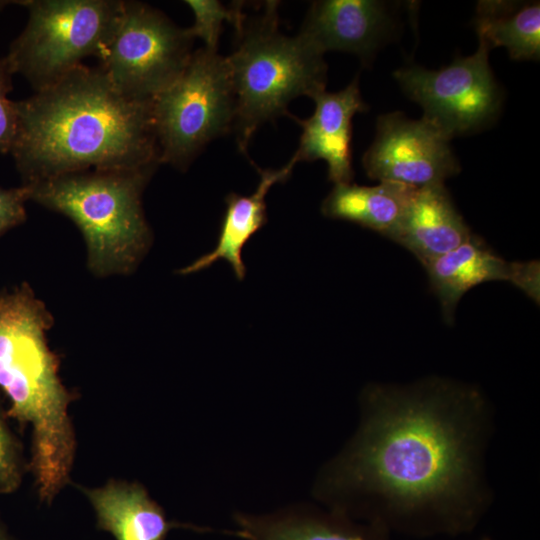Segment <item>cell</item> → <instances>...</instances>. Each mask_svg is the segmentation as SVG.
<instances>
[{
  "label": "cell",
  "instance_id": "obj_18",
  "mask_svg": "<svg viewBox=\"0 0 540 540\" xmlns=\"http://www.w3.org/2000/svg\"><path fill=\"white\" fill-rule=\"evenodd\" d=\"M416 188L383 181L376 186L335 184L321 205L323 215L371 229L388 238Z\"/></svg>",
  "mask_w": 540,
  "mask_h": 540
},
{
  "label": "cell",
  "instance_id": "obj_19",
  "mask_svg": "<svg viewBox=\"0 0 540 540\" xmlns=\"http://www.w3.org/2000/svg\"><path fill=\"white\" fill-rule=\"evenodd\" d=\"M475 29L479 42L490 51L505 47L514 60H536L540 54L539 3L518 5L506 1H481Z\"/></svg>",
  "mask_w": 540,
  "mask_h": 540
},
{
  "label": "cell",
  "instance_id": "obj_5",
  "mask_svg": "<svg viewBox=\"0 0 540 540\" xmlns=\"http://www.w3.org/2000/svg\"><path fill=\"white\" fill-rule=\"evenodd\" d=\"M226 57L235 95L234 129L239 150L247 152L262 124L287 115L289 103L325 90L323 54L301 35L279 30L278 2L268 1L261 15L245 23Z\"/></svg>",
  "mask_w": 540,
  "mask_h": 540
},
{
  "label": "cell",
  "instance_id": "obj_6",
  "mask_svg": "<svg viewBox=\"0 0 540 540\" xmlns=\"http://www.w3.org/2000/svg\"><path fill=\"white\" fill-rule=\"evenodd\" d=\"M28 21L5 56L14 74L42 90L103 55L119 19L123 0H25Z\"/></svg>",
  "mask_w": 540,
  "mask_h": 540
},
{
  "label": "cell",
  "instance_id": "obj_13",
  "mask_svg": "<svg viewBox=\"0 0 540 540\" xmlns=\"http://www.w3.org/2000/svg\"><path fill=\"white\" fill-rule=\"evenodd\" d=\"M387 23L385 7L378 1H315L299 35L322 54L336 50L368 59L379 44Z\"/></svg>",
  "mask_w": 540,
  "mask_h": 540
},
{
  "label": "cell",
  "instance_id": "obj_7",
  "mask_svg": "<svg viewBox=\"0 0 540 540\" xmlns=\"http://www.w3.org/2000/svg\"><path fill=\"white\" fill-rule=\"evenodd\" d=\"M160 163L185 170L212 140L229 132L235 95L226 57L193 51L179 77L151 101Z\"/></svg>",
  "mask_w": 540,
  "mask_h": 540
},
{
  "label": "cell",
  "instance_id": "obj_1",
  "mask_svg": "<svg viewBox=\"0 0 540 540\" xmlns=\"http://www.w3.org/2000/svg\"><path fill=\"white\" fill-rule=\"evenodd\" d=\"M360 427L331 471L333 489L367 499L370 522L461 531L485 501L488 406L479 390L440 378L371 385Z\"/></svg>",
  "mask_w": 540,
  "mask_h": 540
},
{
  "label": "cell",
  "instance_id": "obj_4",
  "mask_svg": "<svg viewBox=\"0 0 540 540\" xmlns=\"http://www.w3.org/2000/svg\"><path fill=\"white\" fill-rule=\"evenodd\" d=\"M157 166L86 170L23 186L29 200L65 215L79 228L92 273L127 275L137 268L152 241L142 194Z\"/></svg>",
  "mask_w": 540,
  "mask_h": 540
},
{
  "label": "cell",
  "instance_id": "obj_8",
  "mask_svg": "<svg viewBox=\"0 0 540 540\" xmlns=\"http://www.w3.org/2000/svg\"><path fill=\"white\" fill-rule=\"evenodd\" d=\"M194 38L163 12L139 1H123L99 66L127 98L151 101L187 66Z\"/></svg>",
  "mask_w": 540,
  "mask_h": 540
},
{
  "label": "cell",
  "instance_id": "obj_10",
  "mask_svg": "<svg viewBox=\"0 0 540 540\" xmlns=\"http://www.w3.org/2000/svg\"><path fill=\"white\" fill-rule=\"evenodd\" d=\"M450 140L425 116L412 120L401 112L381 115L375 139L363 156V167L370 178L380 182L415 188L443 184L459 171Z\"/></svg>",
  "mask_w": 540,
  "mask_h": 540
},
{
  "label": "cell",
  "instance_id": "obj_25",
  "mask_svg": "<svg viewBox=\"0 0 540 540\" xmlns=\"http://www.w3.org/2000/svg\"><path fill=\"white\" fill-rule=\"evenodd\" d=\"M483 540H490L489 538H484Z\"/></svg>",
  "mask_w": 540,
  "mask_h": 540
},
{
  "label": "cell",
  "instance_id": "obj_9",
  "mask_svg": "<svg viewBox=\"0 0 540 540\" xmlns=\"http://www.w3.org/2000/svg\"><path fill=\"white\" fill-rule=\"evenodd\" d=\"M488 53L479 42L473 55L445 68L410 66L397 70L394 77L408 97L423 107L424 116L452 138L485 126L500 109V91Z\"/></svg>",
  "mask_w": 540,
  "mask_h": 540
},
{
  "label": "cell",
  "instance_id": "obj_23",
  "mask_svg": "<svg viewBox=\"0 0 540 540\" xmlns=\"http://www.w3.org/2000/svg\"><path fill=\"white\" fill-rule=\"evenodd\" d=\"M29 200L27 187H0V236L26 220L25 203Z\"/></svg>",
  "mask_w": 540,
  "mask_h": 540
},
{
  "label": "cell",
  "instance_id": "obj_22",
  "mask_svg": "<svg viewBox=\"0 0 540 540\" xmlns=\"http://www.w3.org/2000/svg\"><path fill=\"white\" fill-rule=\"evenodd\" d=\"M20 480L18 446L0 412V493L12 492L18 487Z\"/></svg>",
  "mask_w": 540,
  "mask_h": 540
},
{
  "label": "cell",
  "instance_id": "obj_21",
  "mask_svg": "<svg viewBox=\"0 0 540 540\" xmlns=\"http://www.w3.org/2000/svg\"><path fill=\"white\" fill-rule=\"evenodd\" d=\"M14 72L6 59L0 58V153H10L17 130L15 101L8 98L13 89Z\"/></svg>",
  "mask_w": 540,
  "mask_h": 540
},
{
  "label": "cell",
  "instance_id": "obj_17",
  "mask_svg": "<svg viewBox=\"0 0 540 540\" xmlns=\"http://www.w3.org/2000/svg\"><path fill=\"white\" fill-rule=\"evenodd\" d=\"M239 529L230 533L245 540H388L379 523L357 524L345 514L284 513L268 516L238 514Z\"/></svg>",
  "mask_w": 540,
  "mask_h": 540
},
{
  "label": "cell",
  "instance_id": "obj_3",
  "mask_svg": "<svg viewBox=\"0 0 540 540\" xmlns=\"http://www.w3.org/2000/svg\"><path fill=\"white\" fill-rule=\"evenodd\" d=\"M52 324L28 284L0 294V388L10 400L9 415L32 426V467L48 502L67 483L75 453L71 397L46 340Z\"/></svg>",
  "mask_w": 540,
  "mask_h": 540
},
{
  "label": "cell",
  "instance_id": "obj_16",
  "mask_svg": "<svg viewBox=\"0 0 540 540\" xmlns=\"http://www.w3.org/2000/svg\"><path fill=\"white\" fill-rule=\"evenodd\" d=\"M100 529L116 540H165L168 532L182 526L166 519L163 510L137 484L111 482L86 490Z\"/></svg>",
  "mask_w": 540,
  "mask_h": 540
},
{
  "label": "cell",
  "instance_id": "obj_14",
  "mask_svg": "<svg viewBox=\"0 0 540 540\" xmlns=\"http://www.w3.org/2000/svg\"><path fill=\"white\" fill-rule=\"evenodd\" d=\"M472 234L444 184H434L414 190L388 238L423 264L455 249Z\"/></svg>",
  "mask_w": 540,
  "mask_h": 540
},
{
  "label": "cell",
  "instance_id": "obj_15",
  "mask_svg": "<svg viewBox=\"0 0 540 540\" xmlns=\"http://www.w3.org/2000/svg\"><path fill=\"white\" fill-rule=\"evenodd\" d=\"M294 156L279 169H258L260 181L256 191L248 196L230 193L225 198L226 209L221 222L216 248L192 264L178 271L191 274L211 266L219 259H225L239 280L246 274L242 259V249L250 238L267 222L265 198L270 188L286 181L297 164Z\"/></svg>",
  "mask_w": 540,
  "mask_h": 540
},
{
  "label": "cell",
  "instance_id": "obj_20",
  "mask_svg": "<svg viewBox=\"0 0 540 540\" xmlns=\"http://www.w3.org/2000/svg\"><path fill=\"white\" fill-rule=\"evenodd\" d=\"M192 10L194 23L189 27L192 37L200 38L204 47L217 51L222 26L225 21L232 23L238 33L246 20L242 4L227 7L217 0H186Z\"/></svg>",
  "mask_w": 540,
  "mask_h": 540
},
{
  "label": "cell",
  "instance_id": "obj_11",
  "mask_svg": "<svg viewBox=\"0 0 540 540\" xmlns=\"http://www.w3.org/2000/svg\"><path fill=\"white\" fill-rule=\"evenodd\" d=\"M422 265L448 324L453 323L462 296L489 281L510 282L539 303V262H508L474 234L455 249Z\"/></svg>",
  "mask_w": 540,
  "mask_h": 540
},
{
  "label": "cell",
  "instance_id": "obj_24",
  "mask_svg": "<svg viewBox=\"0 0 540 540\" xmlns=\"http://www.w3.org/2000/svg\"><path fill=\"white\" fill-rule=\"evenodd\" d=\"M0 540H9L1 526H0Z\"/></svg>",
  "mask_w": 540,
  "mask_h": 540
},
{
  "label": "cell",
  "instance_id": "obj_12",
  "mask_svg": "<svg viewBox=\"0 0 540 540\" xmlns=\"http://www.w3.org/2000/svg\"><path fill=\"white\" fill-rule=\"evenodd\" d=\"M315 110L307 119H293L302 128L294 157L299 161L324 160L328 179L335 184L353 179L351 138L352 118L367 110L359 89L358 77L339 92L321 91L314 95Z\"/></svg>",
  "mask_w": 540,
  "mask_h": 540
},
{
  "label": "cell",
  "instance_id": "obj_2",
  "mask_svg": "<svg viewBox=\"0 0 540 540\" xmlns=\"http://www.w3.org/2000/svg\"><path fill=\"white\" fill-rule=\"evenodd\" d=\"M151 101L125 97L99 65L85 64L15 101L10 154L22 185L86 170L161 164Z\"/></svg>",
  "mask_w": 540,
  "mask_h": 540
}]
</instances>
